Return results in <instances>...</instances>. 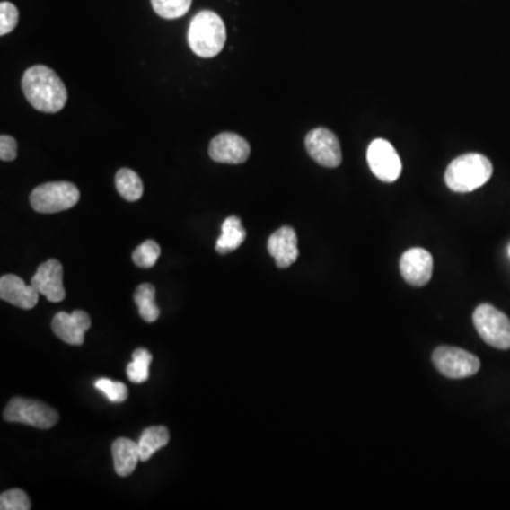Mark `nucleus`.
<instances>
[{
	"instance_id": "1",
	"label": "nucleus",
	"mask_w": 510,
	"mask_h": 510,
	"mask_svg": "<svg viewBox=\"0 0 510 510\" xmlns=\"http://www.w3.org/2000/svg\"><path fill=\"white\" fill-rule=\"evenodd\" d=\"M22 90L31 107L46 114L61 111L67 102L63 80L46 66H34L22 78Z\"/></svg>"
},
{
	"instance_id": "2",
	"label": "nucleus",
	"mask_w": 510,
	"mask_h": 510,
	"mask_svg": "<svg viewBox=\"0 0 510 510\" xmlns=\"http://www.w3.org/2000/svg\"><path fill=\"white\" fill-rule=\"evenodd\" d=\"M227 31L222 17L212 11L198 12L189 26L188 41L198 57L212 58L224 48Z\"/></svg>"
},
{
	"instance_id": "3",
	"label": "nucleus",
	"mask_w": 510,
	"mask_h": 510,
	"mask_svg": "<svg viewBox=\"0 0 510 510\" xmlns=\"http://www.w3.org/2000/svg\"><path fill=\"white\" fill-rule=\"evenodd\" d=\"M492 163L484 154H462L446 168L445 183L453 191L470 193L482 188L492 178Z\"/></svg>"
},
{
	"instance_id": "4",
	"label": "nucleus",
	"mask_w": 510,
	"mask_h": 510,
	"mask_svg": "<svg viewBox=\"0 0 510 510\" xmlns=\"http://www.w3.org/2000/svg\"><path fill=\"white\" fill-rule=\"evenodd\" d=\"M80 200V190L70 181H50L31 191V205L38 213L53 215L75 207Z\"/></svg>"
},
{
	"instance_id": "5",
	"label": "nucleus",
	"mask_w": 510,
	"mask_h": 510,
	"mask_svg": "<svg viewBox=\"0 0 510 510\" xmlns=\"http://www.w3.org/2000/svg\"><path fill=\"white\" fill-rule=\"evenodd\" d=\"M4 420L7 423L27 424L40 430H50L58 423V413L38 400L14 397L4 409Z\"/></svg>"
},
{
	"instance_id": "6",
	"label": "nucleus",
	"mask_w": 510,
	"mask_h": 510,
	"mask_svg": "<svg viewBox=\"0 0 510 510\" xmlns=\"http://www.w3.org/2000/svg\"><path fill=\"white\" fill-rule=\"evenodd\" d=\"M473 325L480 338L497 349H510V319L499 309L482 303L473 312Z\"/></svg>"
},
{
	"instance_id": "7",
	"label": "nucleus",
	"mask_w": 510,
	"mask_h": 510,
	"mask_svg": "<svg viewBox=\"0 0 510 510\" xmlns=\"http://www.w3.org/2000/svg\"><path fill=\"white\" fill-rule=\"evenodd\" d=\"M433 362L438 372L448 379H465L477 374L480 369L479 359L475 355L453 346L435 349Z\"/></svg>"
},
{
	"instance_id": "8",
	"label": "nucleus",
	"mask_w": 510,
	"mask_h": 510,
	"mask_svg": "<svg viewBox=\"0 0 510 510\" xmlns=\"http://www.w3.org/2000/svg\"><path fill=\"white\" fill-rule=\"evenodd\" d=\"M305 148L309 156L325 168H338L342 163L339 139L326 128H316L306 135Z\"/></svg>"
},
{
	"instance_id": "9",
	"label": "nucleus",
	"mask_w": 510,
	"mask_h": 510,
	"mask_svg": "<svg viewBox=\"0 0 510 510\" xmlns=\"http://www.w3.org/2000/svg\"><path fill=\"white\" fill-rule=\"evenodd\" d=\"M367 162L377 179L393 183L401 175V159L386 139H374L367 149Z\"/></svg>"
},
{
	"instance_id": "10",
	"label": "nucleus",
	"mask_w": 510,
	"mask_h": 510,
	"mask_svg": "<svg viewBox=\"0 0 510 510\" xmlns=\"http://www.w3.org/2000/svg\"><path fill=\"white\" fill-rule=\"evenodd\" d=\"M249 142L245 141L240 135L233 132H222L212 139L208 146L210 158L218 163H230V165H240L250 158Z\"/></svg>"
},
{
	"instance_id": "11",
	"label": "nucleus",
	"mask_w": 510,
	"mask_h": 510,
	"mask_svg": "<svg viewBox=\"0 0 510 510\" xmlns=\"http://www.w3.org/2000/svg\"><path fill=\"white\" fill-rule=\"evenodd\" d=\"M63 266L57 259H48L39 266L31 284L40 295L46 296L50 303H61L66 298L63 286Z\"/></svg>"
},
{
	"instance_id": "12",
	"label": "nucleus",
	"mask_w": 510,
	"mask_h": 510,
	"mask_svg": "<svg viewBox=\"0 0 510 510\" xmlns=\"http://www.w3.org/2000/svg\"><path fill=\"white\" fill-rule=\"evenodd\" d=\"M433 255L424 249L409 250L400 259V271L409 286H426L433 277Z\"/></svg>"
},
{
	"instance_id": "13",
	"label": "nucleus",
	"mask_w": 510,
	"mask_h": 510,
	"mask_svg": "<svg viewBox=\"0 0 510 510\" xmlns=\"http://www.w3.org/2000/svg\"><path fill=\"white\" fill-rule=\"evenodd\" d=\"M91 328L90 315L84 311L73 313L58 312L51 322V330L58 339L71 346L84 343L85 332Z\"/></svg>"
},
{
	"instance_id": "14",
	"label": "nucleus",
	"mask_w": 510,
	"mask_h": 510,
	"mask_svg": "<svg viewBox=\"0 0 510 510\" xmlns=\"http://www.w3.org/2000/svg\"><path fill=\"white\" fill-rule=\"evenodd\" d=\"M267 247L272 259H276L278 268H288L298 259V237L295 230L289 225H284L276 233H272Z\"/></svg>"
},
{
	"instance_id": "15",
	"label": "nucleus",
	"mask_w": 510,
	"mask_h": 510,
	"mask_svg": "<svg viewBox=\"0 0 510 510\" xmlns=\"http://www.w3.org/2000/svg\"><path fill=\"white\" fill-rule=\"evenodd\" d=\"M39 295L33 286H27L21 277L7 274L0 278V298L17 308L33 309L38 305Z\"/></svg>"
},
{
	"instance_id": "16",
	"label": "nucleus",
	"mask_w": 510,
	"mask_h": 510,
	"mask_svg": "<svg viewBox=\"0 0 510 510\" xmlns=\"http://www.w3.org/2000/svg\"><path fill=\"white\" fill-rule=\"evenodd\" d=\"M112 458H114L115 472L118 477H129L141 461L138 443L129 438H118L112 444Z\"/></svg>"
},
{
	"instance_id": "17",
	"label": "nucleus",
	"mask_w": 510,
	"mask_h": 510,
	"mask_svg": "<svg viewBox=\"0 0 510 510\" xmlns=\"http://www.w3.org/2000/svg\"><path fill=\"white\" fill-rule=\"evenodd\" d=\"M247 233L242 227V220L235 215L225 218L222 225V234L215 242V251L218 254L225 255L239 249L244 242Z\"/></svg>"
},
{
	"instance_id": "18",
	"label": "nucleus",
	"mask_w": 510,
	"mask_h": 510,
	"mask_svg": "<svg viewBox=\"0 0 510 510\" xmlns=\"http://www.w3.org/2000/svg\"><path fill=\"white\" fill-rule=\"evenodd\" d=\"M169 440H171V435H169L166 426H149L146 430L142 431L138 441L142 462L151 460L154 453H158L161 448L168 445Z\"/></svg>"
},
{
	"instance_id": "19",
	"label": "nucleus",
	"mask_w": 510,
	"mask_h": 510,
	"mask_svg": "<svg viewBox=\"0 0 510 510\" xmlns=\"http://www.w3.org/2000/svg\"><path fill=\"white\" fill-rule=\"evenodd\" d=\"M117 190L128 202H136L144 195V183L136 171L131 169H119L115 176Z\"/></svg>"
},
{
	"instance_id": "20",
	"label": "nucleus",
	"mask_w": 510,
	"mask_h": 510,
	"mask_svg": "<svg viewBox=\"0 0 510 510\" xmlns=\"http://www.w3.org/2000/svg\"><path fill=\"white\" fill-rule=\"evenodd\" d=\"M154 295H156V289L152 284H141L135 291L134 301L145 322H156L161 316V309L154 303Z\"/></svg>"
},
{
	"instance_id": "21",
	"label": "nucleus",
	"mask_w": 510,
	"mask_h": 510,
	"mask_svg": "<svg viewBox=\"0 0 510 510\" xmlns=\"http://www.w3.org/2000/svg\"><path fill=\"white\" fill-rule=\"evenodd\" d=\"M152 363V355L144 347L135 350L132 362L128 365L127 374L135 384L148 382L149 366Z\"/></svg>"
},
{
	"instance_id": "22",
	"label": "nucleus",
	"mask_w": 510,
	"mask_h": 510,
	"mask_svg": "<svg viewBox=\"0 0 510 510\" xmlns=\"http://www.w3.org/2000/svg\"><path fill=\"white\" fill-rule=\"evenodd\" d=\"M156 14L163 19H178L185 16L191 6V0H151Z\"/></svg>"
},
{
	"instance_id": "23",
	"label": "nucleus",
	"mask_w": 510,
	"mask_h": 510,
	"mask_svg": "<svg viewBox=\"0 0 510 510\" xmlns=\"http://www.w3.org/2000/svg\"><path fill=\"white\" fill-rule=\"evenodd\" d=\"M159 257H161V247L154 240L142 242L132 254L135 264L141 268H152L158 261Z\"/></svg>"
},
{
	"instance_id": "24",
	"label": "nucleus",
	"mask_w": 510,
	"mask_h": 510,
	"mask_svg": "<svg viewBox=\"0 0 510 510\" xmlns=\"http://www.w3.org/2000/svg\"><path fill=\"white\" fill-rule=\"evenodd\" d=\"M94 386L111 403H124L125 400L128 399V387L125 386L124 382H112V380L102 377V379H98L95 382Z\"/></svg>"
},
{
	"instance_id": "25",
	"label": "nucleus",
	"mask_w": 510,
	"mask_h": 510,
	"mask_svg": "<svg viewBox=\"0 0 510 510\" xmlns=\"http://www.w3.org/2000/svg\"><path fill=\"white\" fill-rule=\"evenodd\" d=\"M31 499L22 489L6 490L0 495V509L2 510H29Z\"/></svg>"
},
{
	"instance_id": "26",
	"label": "nucleus",
	"mask_w": 510,
	"mask_h": 510,
	"mask_svg": "<svg viewBox=\"0 0 510 510\" xmlns=\"http://www.w3.org/2000/svg\"><path fill=\"white\" fill-rule=\"evenodd\" d=\"M19 22V11L11 2L0 4V36H6L14 31Z\"/></svg>"
},
{
	"instance_id": "27",
	"label": "nucleus",
	"mask_w": 510,
	"mask_h": 510,
	"mask_svg": "<svg viewBox=\"0 0 510 510\" xmlns=\"http://www.w3.org/2000/svg\"><path fill=\"white\" fill-rule=\"evenodd\" d=\"M17 156V142L11 135L0 136V159L4 162L14 161Z\"/></svg>"
},
{
	"instance_id": "28",
	"label": "nucleus",
	"mask_w": 510,
	"mask_h": 510,
	"mask_svg": "<svg viewBox=\"0 0 510 510\" xmlns=\"http://www.w3.org/2000/svg\"><path fill=\"white\" fill-rule=\"evenodd\" d=\"M509 255H510V249H509Z\"/></svg>"
}]
</instances>
